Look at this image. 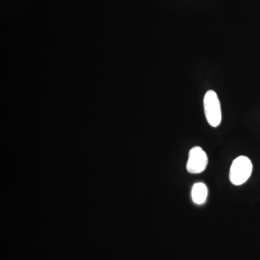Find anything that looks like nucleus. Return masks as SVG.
Segmentation results:
<instances>
[{"label":"nucleus","instance_id":"nucleus-3","mask_svg":"<svg viewBox=\"0 0 260 260\" xmlns=\"http://www.w3.org/2000/svg\"><path fill=\"white\" fill-rule=\"evenodd\" d=\"M208 162V156L204 150L200 147H194L189 151L186 169L191 174H200L204 172Z\"/></svg>","mask_w":260,"mask_h":260},{"label":"nucleus","instance_id":"nucleus-4","mask_svg":"<svg viewBox=\"0 0 260 260\" xmlns=\"http://www.w3.org/2000/svg\"><path fill=\"white\" fill-rule=\"evenodd\" d=\"M208 197V188L203 183H196L191 190V198L194 203L202 205L205 203Z\"/></svg>","mask_w":260,"mask_h":260},{"label":"nucleus","instance_id":"nucleus-1","mask_svg":"<svg viewBox=\"0 0 260 260\" xmlns=\"http://www.w3.org/2000/svg\"><path fill=\"white\" fill-rule=\"evenodd\" d=\"M253 166L246 156H239L233 161L229 172V179L235 186L242 185L250 177Z\"/></svg>","mask_w":260,"mask_h":260},{"label":"nucleus","instance_id":"nucleus-2","mask_svg":"<svg viewBox=\"0 0 260 260\" xmlns=\"http://www.w3.org/2000/svg\"><path fill=\"white\" fill-rule=\"evenodd\" d=\"M205 118L213 127L220 125L222 120L221 107L218 95L213 90H208L203 99Z\"/></svg>","mask_w":260,"mask_h":260}]
</instances>
